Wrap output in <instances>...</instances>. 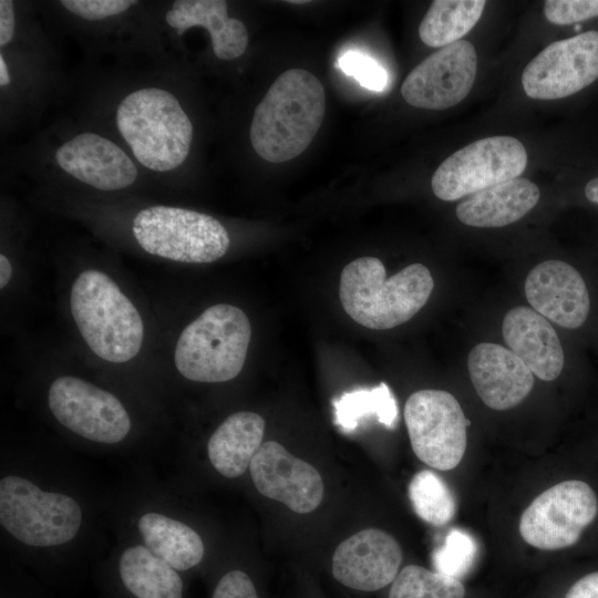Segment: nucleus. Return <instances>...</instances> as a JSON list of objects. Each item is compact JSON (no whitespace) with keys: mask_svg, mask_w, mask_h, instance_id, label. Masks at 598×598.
<instances>
[{"mask_svg":"<svg viewBox=\"0 0 598 598\" xmlns=\"http://www.w3.org/2000/svg\"><path fill=\"white\" fill-rule=\"evenodd\" d=\"M324 111V89L316 75L302 69L281 73L255 109L252 148L271 163L297 157L319 131Z\"/></svg>","mask_w":598,"mask_h":598,"instance_id":"1","label":"nucleus"},{"mask_svg":"<svg viewBox=\"0 0 598 598\" xmlns=\"http://www.w3.org/2000/svg\"><path fill=\"white\" fill-rule=\"evenodd\" d=\"M433 288V277L422 264H411L385 278L380 259L361 257L343 268L339 297L342 308L357 323L386 330L413 318Z\"/></svg>","mask_w":598,"mask_h":598,"instance_id":"2","label":"nucleus"},{"mask_svg":"<svg viewBox=\"0 0 598 598\" xmlns=\"http://www.w3.org/2000/svg\"><path fill=\"white\" fill-rule=\"evenodd\" d=\"M70 308L82 338L99 358L122 363L140 352L142 317L106 274L96 269L80 272L71 287Z\"/></svg>","mask_w":598,"mask_h":598,"instance_id":"3","label":"nucleus"},{"mask_svg":"<svg viewBox=\"0 0 598 598\" xmlns=\"http://www.w3.org/2000/svg\"><path fill=\"white\" fill-rule=\"evenodd\" d=\"M0 525L24 547L66 546L84 526L82 504L71 494L50 489L18 473L0 478Z\"/></svg>","mask_w":598,"mask_h":598,"instance_id":"4","label":"nucleus"},{"mask_svg":"<svg viewBox=\"0 0 598 598\" xmlns=\"http://www.w3.org/2000/svg\"><path fill=\"white\" fill-rule=\"evenodd\" d=\"M116 125L133 155L148 169L172 171L188 156L193 124L166 90L144 87L127 94L117 106Z\"/></svg>","mask_w":598,"mask_h":598,"instance_id":"5","label":"nucleus"},{"mask_svg":"<svg viewBox=\"0 0 598 598\" xmlns=\"http://www.w3.org/2000/svg\"><path fill=\"white\" fill-rule=\"evenodd\" d=\"M250 337V321L241 309L228 303L214 305L179 334L175 367L190 381H229L243 370Z\"/></svg>","mask_w":598,"mask_h":598,"instance_id":"6","label":"nucleus"},{"mask_svg":"<svg viewBox=\"0 0 598 598\" xmlns=\"http://www.w3.org/2000/svg\"><path fill=\"white\" fill-rule=\"evenodd\" d=\"M132 233L147 254L186 264L218 260L230 245L226 228L215 217L164 205L140 210Z\"/></svg>","mask_w":598,"mask_h":598,"instance_id":"7","label":"nucleus"},{"mask_svg":"<svg viewBox=\"0 0 598 598\" xmlns=\"http://www.w3.org/2000/svg\"><path fill=\"white\" fill-rule=\"evenodd\" d=\"M527 152L512 136L477 140L445 158L432 176L436 197L457 200L493 185L517 178L526 168Z\"/></svg>","mask_w":598,"mask_h":598,"instance_id":"8","label":"nucleus"},{"mask_svg":"<svg viewBox=\"0 0 598 598\" xmlns=\"http://www.w3.org/2000/svg\"><path fill=\"white\" fill-rule=\"evenodd\" d=\"M404 420L415 455L426 465L448 471L462 461L470 421L453 394L434 389L412 393Z\"/></svg>","mask_w":598,"mask_h":598,"instance_id":"9","label":"nucleus"},{"mask_svg":"<svg viewBox=\"0 0 598 598\" xmlns=\"http://www.w3.org/2000/svg\"><path fill=\"white\" fill-rule=\"evenodd\" d=\"M598 514L592 487L580 480L560 482L539 494L523 512L519 534L530 546L558 550L575 545Z\"/></svg>","mask_w":598,"mask_h":598,"instance_id":"10","label":"nucleus"},{"mask_svg":"<svg viewBox=\"0 0 598 598\" xmlns=\"http://www.w3.org/2000/svg\"><path fill=\"white\" fill-rule=\"evenodd\" d=\"M48 405L62 426L90 442L118 444L132 429L131 416L116 395L76 377L56 378L48 391Z\"/></svg>","mask_w":598,"mask_h":598,"instance_id":"11","label":"nucleus"},{"mask_svg":"<svg viewBox=\"0 0 598 598\" xmlns=\"http://www.w3.org/2000/svg\"><path fill=\"white\" fill-rule=\"evenodd\" d=\"M598 79V31L555 41L524 69L523 89L536 100L573 95Z\"/></svg>","mask_w":598,"mask_h":598,"instance_id":"12","label":"nucleus"},{"mask_svg":"<svg viewBox=\"0 0 598 598\" xmlns=\"http://www.w3.org/2000/svg\"><path fill=\"white\" fill-rule=\"evenodd\" d=\"M477 71L473 44L460 40L435 51L416 65L401 86L404 101L419 109L445 110L463 101Z\"/></svg>","mask_w":598,"mask_h":598,"instance_id":"13","label":"nucleus"},{"mask_svg":"<svg viewBox=\"0 0 598 598\" xmlns=\"http://www.w3.org/2000/svg\"><path fill=\"white\" fill-rule=\"evenodd\" d=\"M249 472L261 495L285 504L295 513H310L322 501L324 487L317 468L293 456L276 441L260 445Z\"/></svg>","mask_w":598,"mask_h":598,"instance_id":"14","label":"nucleus"},{"mask_svg":"<svg viewBox=\"0 0 598 598\" xmlns=\"http://www.w3.org/2000/svg\"><path fill=\"white\" fill-rule=\"evenodd\" d=\"M402 549L389 533L362 529L337 547L332 575L341 585L360 591H375L392 584L402 563Z\"/></svg>","mask_w":598,"mask_h":598,"instance_id":"15","label":"nucleus"},{"mask_svg":"<svg viewBox=\"0 0 598 598\" xmlns=\"http://www.w3.org/2000/svg\"><path fill=\"white\" fill-rule=\"evenodd\" d=\"M105 598H185L183 574L140 542L121 549L101 573Z\"/></svg>","mask_w":598,"mask_h":598,"instance_id":"16","label":"nucleus"},{"mask_svg":"<svg viewBox=\"0 0 598 598\" xmlns=\"http://www.w3.org/2000/svg\"><path fill=\"white\" fill-rule=\"evenodd\" d=\"M525 296L535 311L566 329L581 327L590 311V296L580 272L561 260L536 265L525 280Z\"/></svg>","mask_w":598,"mask_h":598,"instance_id":"17","label":"nucleus"},{"mask_svg":"<svg viewBox=\"0 0 598 598\" xmlns=\"http://www.w3.org/2000/svg\"><path fill=\"white\" fill-rule=\"evenodd\" d=\"M54 157L65 173L100 190L126 188L137 177L134 163L120 146L91 132L62 144Z\"/></svg>","mask_w":598,"mask_h":598,"instance_id":"18","label":"nucleus"},{"mask_svg":"<svg viewBox=\"0 0 598 598\" xmlns=\"http://www.w3.org/2000/svg\"><path fill=\"white\" fill-rule=\"evenodd\" d=\"M467 368L476 393L493 410L516 406L534 385L529 368L512 350L498 343L476 344L468 353Z\"/></svg>","mask_w":598,"mask_h":598,"instance_id":"19","label":"nucleus"},{"mask_svg":"<svg viewBox=\"0 0 598 598\" xmlns=\"http://www.w3.org/2000/svg\"><path fill=\"white\" fill-rule=\"evenodd\" d=\"M503 338L532 371L544 381L557 379L565 354L557 332L548 319L532 308L519 306L507 311L502 324Z\"/></svg>","mask_w":598,"mask_h":598,"instance_id":"20","label":"nucleus"},{"mask_svg":"<svg viewBox=\"0 0 598 598\" xmlns=\"http://www.w3.org/2000/svg\"><path fill=\"white\" fill-rule=\"evenodd\" d=\"M135 529L141 544L181 574L189 573L204 559L199 533L167 512L143 511L135 518Z\"/></svg>","mask_w":598,"mask_h":598,"instance_id":"21","label":"nucleus"},{"mask_svg":"<svg viewBox=\"0 0 598 598\" xmlns=\"http://www.w3.org/2000/svg\"><path fill=\"white\" fill-rule=\"evenodd\" d=\"M539 197L535 183L517 177L470 195L457 205L456 216L472 227H504L530 212Z\"/></svg>","mask_w":598,"mask_h":598,"instance_id":"22","label":"nucleus"},{"mask_svg":"<svg viewBox=\"0 0 598 598\" xmlns=\"http://www.w3.org/2000/svg\"><path fill=\"white\" fill-rule=\"evenodd\" d=\"M167 24L178 34L193 27L205 28L212 39L213 51L219 60L240 56L248 45L245 24L228 17L227 2L223 0H177L166 12Z\"/></svg>","mask_w":598,"mask_h":598,"instance_id":"23","label":"nucleus"},{"mask_svg":"<svg viewBox=\"0 0 598 598\" xmlns=\"http://www.w3.org/2000/svg\"><path fill=\"white\" fill-rule=\"evenodd\" d=\"M264 432L265 420L259 414L249 411L230 414L208 440L212 466L224 477H239L262 444Z\"/></svg>","mask_w":598,"mask_h":598,"instance_id":"24","label":"nucleus"},{"mask_svg":"<svg viewBox=\"0 0 598 598\" xmlns=\"http://www.w3.org/2000/svg\"><path fill=\"white\" fill-rule=\"evenodd\" d=\"M484 0H435L419 25L422 42L444 48L460 41L480 20Z\"/></svg>","mask_w":598,"mask_h":598,"instance_id":"25","label":"nucleus"},{"mask_svg":"<svg viewBox=\"0 0 598 598\" xmlns=\"http://www.w3.org/2000/svg\"><path fill=\"white\" fill-rule=\"evenodd\" d=\"M333 406L334 423L344 432L353 431L360 421L371 416L388 429H394L399 420L396 400L384 382L372 389L344 392L333 401Z\"/></svg>","mask_w":598,"mask_h":598,"instance_id":"26","label":"nucleus"},{"mask_svg":"<svg viewBox=\"0 0 598 598\" xmlns=\"http://www.w3.org/2000/svg\"><path fill=\"white\" fill-rule=\"evenodd\" d=\"M408 493L415 514L433 526L447 524L456 513L451 488L431 470L417 472L409 483Z\"/></svg>","mask_w":598,"mask_h":598,"instance_id":"27","label":"nucleus"},{"mask_svg":"<svg viewBox=\"0 0 598 598\" xmlns=\"http://www.w3.org/2000/svg\"><path fill=\"white\" fill-rule=\"evenodd\" d=\"M463 584L417 565L405 566L392 582L389 598H464Z\"/></svg>","mask_w":598,"mask_h":598,"instance_id":"28","label":"nucleus"},{"mask_svg":"<svg viewBox=\"0 0 598 598\" xmlns=\"http://www.w3.org/2000/svg\"><path fill=\"white\" fill-rule=\"evenodd\" d=\"M477 551V543L468 532L453 528L433 551L432 564L435 571L460 580L474 565Z\"/></svg>","mask_w":598,"mask_h":598,"instance_id":"29","label":"nucleus"},{"mask_svg":"<svg viewBox=\"0 0 598 598\" xmlns=\"http://www.w3.org/2000/svg\"><path fill=\"white\" fill-rule=\"evenodd\" d=\"M338 68L355 79L362 86L372 91H383L389 81L386 70L361 51H346L338 60Z\"/></svg>","mask_w":598,"mask_h":598,"instance_id":"30","label":"nucleus"},{"mask_svg":"<svg viewBox=\"0 0 598 598\" xmlns=\"http://www.w3.org/2000/svg\"><path fill=\"white\" fill-rule=\"evenodd\" d=\"M544 14L554 24H571L598 17V0H547Z\"/></svg>","mask_w":598,"mask_h":598,"instance_id":"31","label":"nucleus"},{"mask_svg":"<svg viewBox=\"0 0 598 598\" xmlns=\"http://www.w3.org/2000/svg\"><path fill=\"white\" fill-rule=\"evenodd\" d=\"M60 3L73 14L93 21L117 16L137 2L133 0H62Z\"/></svg>","mask_w":598,"mask_h":598,"instance_id":"32","label":"nucleus"},{"mask_svg":"<svg viewBox=\"0 0 598 598\" xmlns=\"http://www.w3.org/2000/svg\"><path fill=\"white\" fill-rule=\"evenodd\" d=\"M210 598H259L251 577L241 569L224 573L216 581Z\"/></svg>","mask_w":598,"mask_h":598,"instance_id":"33","label":"nucleus"},{"mask_svg":"<svg viewBox=\"0 0 598 598\" xmlns=\"http://www.w3.org/2000/svg\"><path fill=\"white\" fill-rule=\"evenodd\" d=\"M1 598H49L30 579L16 573H4L1 580Z\"/></svg>","mask_w":598,"mask_h":598,"instance_id":"34","label":"nucleus"},{"mask_svg":"<svg viewBox=\"0 0 598 598\" xmlns=\"http://www.w3.org/2000/svg\"><path fill=\"white\" fill-rule=\"evenodd\" d=\"M565 598H598V571L579 578L568 589Z\"/></svg>","mask_w":598,"mask_h":598,"instance_id":"35","label":"nucleus"},{"mask_svg":"<svg viewBox=\"0 0 598 598\" xmlns=\"http://www.w3.org/2000/svg\"><path fill=\"white\" fill-rule=\"evenodd\" d=\"M14 33V11L13 2L10 0L0 1V45H7Z\"/></svg>","mask_w":598,"mask_h":598,"instance_id":"36","label":"nucleus"},{"mask_svg":"<svg viewBox=\"0 0 598 598\" xmlns=\"http://www.w3.org/2000/svg\"><path fill=\"white\" fill-rule=\"evenodd\" d=\"M12 276V266L10 260L3 254L0 255V287L4 288Z\"/></svg>","mask_w":598,"mask_h":598,"instance_id":"37","label":"nucleus"},{"mask_svg":"<svg viewBox=\"0 0 598 598\" xmlns=\"http://www.w3.org/2000/svg\"><path fill=\"white\" fill-rule=\"evenodd\" d=\"M585 196L589 202L598 204V176L586 184Z\"/></svg>","mask_w":598,"mask_h":598,"instance_id":"38","label":"nucleus"},{"mask_svg":"<svg viewBox=\"0 0 598 598\" xmlns=\"http://www.w3.org/2000/svg\"><path fill=\"white\" fill-rule=\"evenodd\" d=\"M11 82V76L9 74V70L7 66V63L4 61L3 55H0V85L7 86Z\"/></svg>","mask_w":598,"mask_h":598,"instance_id":"39","label":"nucleus"}]
</instances>
